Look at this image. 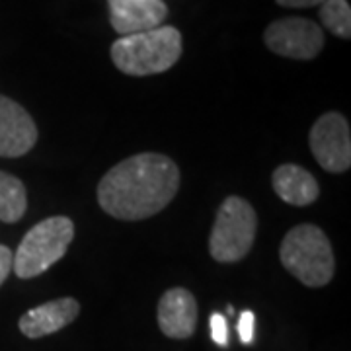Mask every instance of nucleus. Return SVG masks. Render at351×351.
<instances>
[{
	"mask_svg": "<svg viewBox=\"0 0 351 351\" xmlns=\"http://www.w3.org/2000/svg\"><path fill=\"white\" fill-rule=\"evenodd\" d=\"M27 211V191L22 180L8 172H0V221L16 223Z\"/></svg>",
	"mask_w": 351,
	"mask_h": 351,
	"instance_id": "obj_13",
	"label": "nucleus"
},
{
	"mask_svg": "<svg viewBox=\"0 0 351 351\" xmlns=\"http://www.w3.org/2000/svg\"><path fill=\"white\" fill-rule=\"evenodd\" d=\"M265 47L287 59L311 61L324 47L320 25L306 18H281L265 27Z\"/></svg>",
	"mask_w": 351,
	"mask_h": 351,
	"instance_id": "obj_6",
	"label": "nucleus"
},
{
	"mask_svg": "<svg viewBox=\"0 0 351 351\" xmlns=\"http://www.w3.org/2000/svg\"><path fill=\"white\" fill-rule=\"evenodd\" d=\"M12 263H14V252L10 250L8 246L0 244V285L6 281V277L10 276V271H12Z\"/></svg>",
	"mask_w": 351,
	"mask_h": 351,
	"instance_id": "obj_17",
	"label": "nucleus"
},
{
	"mask_svg": "<svg viewBox=\"0 0 351 351\" xmlns=\"http://www.w3.org/2000/svg\"><path fill=\"white\" fill-rule=\"evenodd\" d=\"M211 338L217 346H228V324L223 314L215 313L211 316Z\"/></svg>",
	"mask_w": 351,
	"mask_h": 351,
	"instance_id": "obj_15",
	"label": "nucleus"
},
{
	"mask_svg": "<svg viewBox=\"0 0 351 351\" xmlns=\"http://www.w3.org/2000/svg\"><path fill=\"white\" fill-rule=\"evenodd\" d=\"M271 184L277 195L295 207L311 205L318 199V193H320L314 176L297 164H283L276 168V172L271 176Z\"/></svg>",
	"mask_w": 351,
	"mask_h": 351,
	"instance_id": "obj_12",
	"label": "nucleus"
},
{
	"mask_svg": "<svg viewBox=\"0 0 351 351\" xmlns=\"http://www.w3.org/2000/svg\"><path fill=\"white\" fill-rule=\"evenodd\" d=\"M180 189V170L172 158L143 152L115 164L98 184V201L119 221H143L166 209Z\"/></svg>",
	"mask_w": 351,
	"mask_h": 351,
	"instance_id": "obj_1",
	"label": "nucleus"
},
{
	"mask_svg": "<svg viewBox=\"0 0 351 351\" xmlns=\"http://www.w3.org/2000/svg\"><path fill=\"white\" fill-rule=\"evenodd\" d=\"M320 20L336 38H351V8L348 0H324L320 4Z\"/></svg>",
	"mask_w": 351,
	"mask_h": 351,
	"instance_id": "obj_14",
	"label": "nucleus"
},
{
	"mask_svg": "<svg viewBox=\"0 0 351 351\" xmlns=\"http://www.w3.org/2000/svg\"><path fill=\"white\" fill-rule=\"evenodd\" d=\"M239 334L242 343H252V339H254V313H250V311L242 313L239 322Z\"/></svg>",
	"mask_w": 351,
	"mask_h": 351,
	"instance_id": "obj_16",
	"label": "nucleus"
},
{
	"mask_svg": "<svg viewBox=\"0 0 351 351\" xmlns=\"http://www.w3.org/2000/svg\"><path fill=\"white\" fill-rule=\"evenodd\" d=\"M182 34L172 25L115 39L112 45L113 64L129 76L160 75L172 69L182 57Z\"/></svg>",
	"mask_w": 351,
	"mask_h": 351,
	"instance_id": "obj_2",
	"label": "nucleus"
},
{
	"mask_svg": "<svg viewBox=\"0 0 351 351\" xmlns=\"http://www.w3.org/2000/svg\"><path fill=\"white\" fill-rule=\"evenodd\" d=\"M38 143V127L18 101L0 94V156L18 158Z\"/></svg>",
	"mask_w": 351,
	"mask_h": 351,
	"instance_id": "obj_8",
	"label": "nucleus"
},
{
	"mask_svg": "<svg viewBox=\"0 0 351 351\" xmlns=\"http://www.w3.org/2000/svg\"><path fill=\"white\" fill-rule=\"evenodd\" d=\"M75 239V223L69 217H49L27 230L14 254L12 269L20 279L47 271L63 258Z\"/></svg>",
	"mask_w": 351,
	"mask_h": 351,
	"instance_id": "obj_4",
	"label": "nucleus"
},
{
	"mask_svg": "<svg viewBox=\"0 0 351 351\" xmlns=\"http://www.w3.org/2000/svg\"><path fill=\"white\" fill-rule=\"evenodd\" d=\"M279 260L306 287H324L334 277V252L324 230L316 225L291 228L279 246Z\"/></svg>",
	"mask_w": 351,
	"mask_h": 351,
	"instance_id": "obj_3",
	"label": "nucleus"
},
{
	"mask_svg": "<svg viewBox=\"0 0 351 351\" xmlns=\"http://www.w3.org/2000/svg\"><path fill=\"white\" fill-rule=\"evenodd\" d=\"M276 2L285 8H311L316 4H322L324 0H276Z\"/></svg>",
	"mask_w": 351,
	"mask_h": 351,
	"instance_id": "obj_18",
	"label": "nucleus"
},
{
	"mask_svg": "<svg viewBox=\"0 0 351 351\" xmlns=\"http://www.w3.org/2000/svg\"><path fill=\"white\" fill-rule=\"evenodd\" d=\"M108 8L113 29L121 38L160 27L168 16L164 0H108Z\"/></svg>",
	"mask_w": 351,
	"mask_h": 351,
	"instance_id": "obj_10",
	"label": "nucleus"
},
{
	"mask_svg": "<svg viewBox=\"0 0 351 351\" xmlns=\"http://www.w3.org/2000/svg\"><path fill=\"white\" fill-rule=\"evenodd\" d=\"M158 326L164 336L172 339H188L197 328V301L188 289H168L156 308Z\"/></svg>",
	"mask_w": 351,
	"mask_h": 351,
	"instance_id": "obj_9",
	"label": "nucleus"
},
{
	"mask_svg": "<svg viewBox=\"0 0 351 351\" xmlns=\"http://www.w3.org/2000/svg\"><path fill=\"white\" fill-rule=\"evenodd\" d=\"M311 151L326 172L339 174L351 166V133L348 119L338 112L318 117L311 129Z\"/></svg>",
	"mask_w": 351,
	"mask_h": 351,
	"instance_id": "obj_7",
	"label": "nucleus"
},
{
	"mask_svg": "<svg viewBox=\"0 0 351 351\" xmlns=\"http://www.w3.org/2000/svg\"><path fill=\"white\" fill-rule=\"evenodd\" d=\"M258 230V217L248 201L239 195L226 197L215 217L209 252L215 262L232 263L250 252Z\"/></svg>",
	"mask_w": 351,
	"mask_h": 351,
	"instance_id": "obj_5",
	"label": "nucleus"
},
{
	"mask_svg": "<svg viewBox=\"0 0 351 351\" xmlns=\"http://www.w3.org/2000/svg\"><path fill=\"white\" fill-rule=\"evenodd\" d=\"M80 313V304L73 297H63L55 301L43 302L36 308L27 311L20 318V332L25 338L38 339L43 336H51L71 322H75Z\"/></svg>",
	"mask_w": 351,
	"mask_h": 351,
	"instance_id": "obj_11",
	"label": "nucleus"
}]
</instances>
